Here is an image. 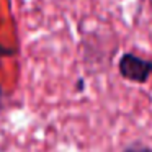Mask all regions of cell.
<instances>
[{
	"mask_svg": "<svg viewBox=\"0 0 152 152\" xmlns=\"http://www.w3.org/2000/svg\"><path fill=\"white\" fill-rule=\"evenodd\" d=\"M118 69L123 79L136 83H144L152 74V61L142 59L136 54L126 53L118 62Z\"/></svg>",
	"mask_w": 152,
	"mask_h": 152,
	"instance_id": "6da1fadb",
	"label": "cell"
},
{
	"mask_svg": "<svg viewBox=\"0 0 152 152\" xmlns=\"http://www.w3.org/2000/svg\"><path fill=\"white\" fill-rule=\"evenodd\" d=\"M149 2H151V4H152V0H149Z\"/></svg>",
	"mask_w": 152,
	"mask_h": 152,
	"instance_id": "3957f363",
	"label": "cell"
},
{
	"mask_svg": "<svg viewBox=\"0 0 152 152\" xmlns=\"http://www.w3.org/2000/svg\"><path fill=\"white\" fill-rule=\"evenodd\" d=\"M123 152H152V149L144 144H132V145H128Z\"/></svg>",
	"mask_w": 152,
	"mask_h": 152,
	"instance_id": "7a4b0ae2",
	"label": "cell"
}]
</instances>
